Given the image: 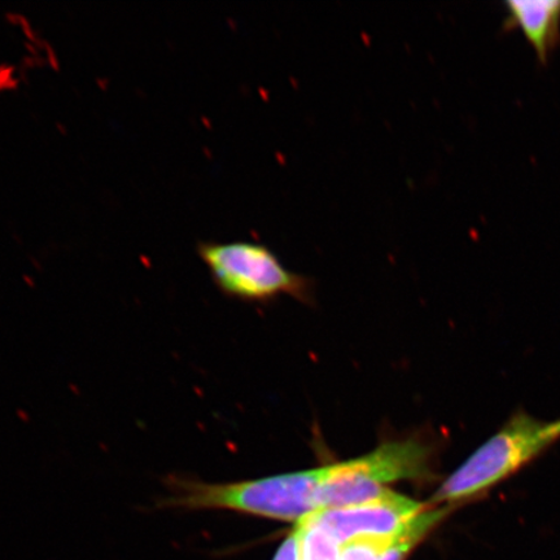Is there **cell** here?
<instances>
[{
  "mask_svg": "<svg viewBox=\"0 0 560 560\" xmlns=\"http://www.w3.org/2000/svg\"><path fill=\"white\" fill-rule=\"evenodd\" d=\"M560 439V419H536L525 412L511 417L502 429L455 470L435 495L432 505L453 506L478 499L534 460Z\"/></svg>",
  "mask_w": 560,
  "mask_h": 560,
  "instance_id": "7a4b0ae2",
  "label": "cell"
},
{
  "mask_svg": "<svg viewBox=\"0 0 560 560\" xmlns=\"http://www.w3.org/2000/svg\"><path fill=\"white\" fill-rule=\"evenodd\" d=\"M452 508L424 509L400 535L387 540H359L341 546L340 560H404L415 546L450 515Z\"/></svg>",
  "mask_w": 560,
  "mask_h": 560,
  "instance_id": "52a82bcc",
  "label": "cell"
},
{
  "mask_svg": "<svg viewBox=\"0 0 560 560\" xmlns=\"http://www.w3.org/2000/svg\"><path fill=\"white\" fill-rule=\"evenodd\" d=\"M322 478L324 467L219 485L174 474L164 479L166 494L161 497L158 508L186 511L231 510L299 523L317 513L315 493Z\"/></svg>",
  "mask_w": 560,
  "mask_h": 560,
  "instance_id": "6da1fadb",
  "label": "cell"
},
{
  "mask_svg": "<svg viewBox=\"0 0 560 560\" xmlns=\"http://www.w3.org/2000/svg\"><path fill=\"white\" fill-rule=\"evenodd\" d=\"M199 255L215 284L229 296L249 301L312 296V279L287 269L262 243H201Z\"/></svg>",
  "mask_w": 560,
  "mask_h": 560,
  "instance_id": "3957f363",
  "label": "cell"
},
{
  "mask_svg": "<svg viewBox=\"0 0 560 560\" xmlns=\"http://www.w3.org/2000/svg\"><path fill=\"white\" fill-rule=\"evenodd\" d=\"M300 560H340L341 545L318 525L306 521L296 523Z\"/></svg>",
  "mask_w": 560,
  "mask_h": 560,
  "instance_id": "ba28073f",
  "label": "cell"
},
{
  "mask_svg": "<svg viewBox=\"0 0 560 560\" xmlns=\"http://www.w3.org/2000/svg\"><path fill=\"white\" fill-rule=\"evenodd\" d=\"M275 560H300V545L296 530H293V534L285 538Z\"/></svg>",
  "mask_w": 560,
  "mask_h": 560,
  "instance_id": "9c48e42d",
  "label": "cell"
},
{
  "mask_svg": "<svg viewBox=\"0 0 560 560\" xmlns=\"http://www.w3.org/2000/svg\"><path fill=\"white\" fill-rule=\"evenodd\" d=\"M432 452L416 439L392 441L363 457L341 462L339 468L348 478L368 488L383 489L390 482L423 480L432 476Z\"/></svg>",
  "mask_w": 560,
  "mask_h": 560,
  "instance_id": "5b68a950",
  "label": "cell"
},
{
  "mask_svg": "<svg viewBox=\"0 0 560 560\" xmlns=\"http://www.w3.org/2000/svg\"><path fill=\"white\" fill-rule=\"evenodd\" d=\"M424 508L423 503L392 492L384 499L362 505L320 510L303 521L318 525L342 546L359 540H387L400 535Z\"/></svg>",
  "mask_w": 560,
  "mask_h": 560,
  "instance_id": "277c9868",
  "label": "cell"
},
{
  "mask_svg": "<svg viewBox=\"0 0 560 560\" xmlns=\"http://www.w3.org/2000/svg\"><path fill=\"white\" fill-rule=\"evenodd\" d=\"M506 30H520L545 65L560 40V0L506 2Z\"/></svg>",
  "mask_w": 560,
  "mask_h": 560,
  "instance_id": "8992f818",
  "label": "cell"
}]
</instances>
